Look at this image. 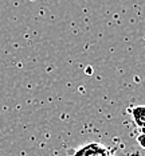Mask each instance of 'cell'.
Here are the masks:
<instances>
[{
	"label": "cell",
	"mask_w": 145,
	"mask_h": 156,
	"mask_svg": "<svg viewBox=\"0 0 145 156\" xmlns=\"http://www.w3.org/2000/svg\"><path fill=\"white\" fill-rule=\"evenodd\" d=\"M136 140H137V144L143 149H145V129H141L140 133L137 135Z\"/></svg>",
	"instance_id": "3957f363"
},
{
	"label": "cell",
	"mask_w": 145,
	"mask_h": 156,
	"mask_svg": "<svg viewBox=\"0 0 145 156\" xmlns=\"http://www.w3.org/2000/svg\"><path fill=\"white\" fill-rule=\"evenodd\" d=\"M71 152L73 154L70 156H114L113 151L98 143H89Z\"/></svg>",
	"instance_id": "6da1fadb"
},
{
	"label": "cell",
	"mask_w": 145,
	"mask_h": 156,
	"mask_svg": "<svg viewBox=\"0 0 145 156\" xmlns=\"http://www.w3.org/2000/svg\"><path fill=\"white\" fill-rule=\"evenodd\" d=\"M128 156H138L137 154H132V155H128Z\"/></svg>",
	"instance_id": "277c9868"
},
{
	"label": "cell",
	"mask_w": 145,
	"mask_h": 156,
	"mask_svg": "<svg viewBox=\"0 0 145 156\" xmlns=\"http://www.w3.org/2000/svg\"><path fill=\"white\" fill-rule=\"evenodd\" d=\"M129 115L132 116L134 125L138 129H145V105H136V106H130L128 108Z\"/></svg>",
	"instance_id": "7a4b0ae2"
}]
</instances>
